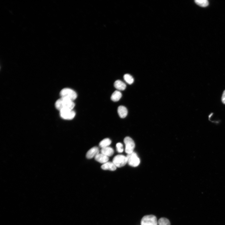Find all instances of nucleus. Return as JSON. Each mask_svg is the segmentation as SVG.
I'll return each instance as SVG.
<instances>
[{
    "label": "nucleus",
    "instance_id": "10",
    "mask_svg": "<svg viewBox=\"0 0 225 225\" xmlns=\"http://www.w3.org/2000/svg\"><path fill=\"white\" fill-rule=\"evenodd\" d=\"M95 158L97 162L103 164L108 162L109 160L108 157L102 153H99Z\"/></svg>",
    "mask_w": 225,
    "mask_h": 225
},
{
    "label": "nucleus",
    "instance_id": "6",
    "mask_svg": "<svg viewBox=\"0 0 225 225\" xmlns=\"http://www.w3.org/2000/svg\"><path fill=\"white\" fill-rule=\"evenodd\" d=\"M124 142L125 146V152L127 154L133 152L135 147L134 140L130 137H127L124 139Z\"/></svg>",
    "mask_w": 225,
    "mask_h": 225
},
{
    "label": "nucleus",
    "instance_id": "19",
    "mask_svg": "<svg viewBox=\"0 0 225 225\" xmlns=\"http://www.w3.org/2000/svg\"><path fill=\"white\" fill-rule=\"evenodd\" d=\"M116 147L118 152L120 153L123 152L124 151L123 146L122 143H117L116 145Z\"/></svg>",
    "mask_w": 225,
    "mask_h": 225
},
{
    "label": "nucleus",
    "instance_id": "3",
    "mask_svg": "<svg viewBox=\"0 0 225 225\" xmlns=\"http://www.w3.org/2000/svg\"><path fill=\"white\" fill-rule=\"evenodd\" d=\"M158 224L156 217L153 215L144 216L141 221V225H158Z\"/></svg>",
    "mask_w": 225,
    "mask_h": 225
},
{
    "label": "nucleus",
    "instance_id": "18",
    "mask_svg": "<svg viewBox=\"0 0 225 225\" xmlns=\"http://www.w3.org/2000/svg\"><path fill=\"white\" fill-rule=\"evenodd\" d=\"M125 81L129 84H131L134 82V79L132 76L128 74H125L124 76Z\"/></svg>",
    "mask_w": 225,
    "mask_h": 225
},
{
    "label": "nucleus",
    "instance_id": "8",
    "mask_svg": "<svg viewBox=\"0 0 225 225\" xmlns=\"http://www.w3.org/2000/svg\"><path fill=\"white\" fill-rule=\"evenodd\" d=\"M100 152L99 148L97 147H94L91 148L87 153V158L88 159H91L95 157Z\"/></svg>",
    "mask_w": 225,
    "mask_h": 225
},
{
    "label": "nucleus",
    "instance_id": "20",
    "mask_svg": "<svg viewBox=\"0 0 225 225\" xmlns=\"http://www.w3.org/2000/svg\"><path fill=\"white\" fill-rule=\"evenodd\" d=\"M222 101L223 103L225 104V90L223 92L222 97Z\"/></svg>",
    "mask_w": 225,
    "mask_h": 225
},
{
    "label": "nucleus",
    "instance_id": "9",
    "mask_svg": "<svg viewBox=\"0 0 225 225\" xmlns=\"http://www.w3.org/2000/svg\"><path fill=\"white\" fill-rule=\"evenodd\" d=\"M102 169L114 171L116 170L117 167L112 162H108L103 164L101 166Z\"/></svg>",
    "mask_w": 225,
    "mask_h": 225
},
{
    "label": "nucleus",
    "instance_id": "12",
    "mask_svg": "<svg viewBox=\"0 0 225 225\" xmlns=\"http://www.w3.org/2000/svg\"><path fill=\"white\" fill-rule=\"evenodd\" d=\"M101 153L108 157L112 156L114 154V150L112 148L108 147L102 148L101 150Z\"/></svg>",
    "mask_w": 225,
    "mask_h": 225
},
{
    "label": "nucleus",
    "instance_id": "13",
    "mask_svg": "<svg viewBox=\"0 0 225 225\" xmlns=\"http://www.w3.org/2000/svg\"><path fill=\"white\" fill-rule=\"evenodd\" d=\"M115 88L119 91H124L126 88V84L120 80H117L114 83Z\"/></svg>",
    "mask_w": 225,
    "mask_h": 225
},
{
    "label": "nucleus",
    "instance_id": "5",
    "mask_svg": "<svg viewBox=\"0 0 225 225\" xmlns=\"http://www.w3.org/2000/svg\"><path fill=\"white\" fill-rule=\"evenodd\" d=\"M112 162L117 167H123L127 163V157L123 155H117L114 158Z\"/></svg>",
    "mask_w": 225,
    "mask_h": 225
},
{
    "label": "nucleus",
    "instance_id": "2",
    "mask_svg": "<svg viewBox=\"0 0 225 225\" xmlns=\"http://www.w3.org/2000/svg\"><path fill=\"white\" fill-rule=\"evenodd\" d=\"M60 95L61 97L69 99L73 101L77 97L76 92L73 90L68 88L62 89L60 92Z\"/></svg>",
    "mask_w": 225,
    "mask_h": 225
},
{
    "label": "nucleus",
    "instance_id": "1",
    "mask_svg": "<svg viewBox=\"0 0 225 225\" xmlns=\"http://www.w3.org/2000/svg\"><path fill=\"white\" fill-rule=\"evenodd\" d=\"M55 106L60 111L65 109L73 110L75 106V104L72 100L61 97L56 102Z\"/></svg>",
    "mask_w": 225,
    "mask_h": 225
},
{
    "label": "nucleus",
    "instance_id": "15",
    "mask_svg": "<svg viewBox=\"0 0 225 225\" xmlns=\"http://www.w3.org/2000/svg\"><path fill=\"white\" fill-rule=\"evenodd\" d=\"M111 143V140L108 138H106L103 139L100 143L99 146L101 148H103L108 147Z\"/></svg>",
    "mask_w": 225,
    "mask_h": 225
},
{
    "label": "nucleus",
    "instance_id": "21",
    "mask_svg": "<svg viewBox=\"0 0 225 225\" xmlns=\"http://www.w3.org/2000/svg\"><path fill=\"white\" fill-rule=\"evenodd\" d=\"M213 113H212V114H210V116H209V118H210V117H211V116H212V115H213Z\"/></svg>",
    "mask_w": 225,
    "mask_h": 225
},
{
    "label": "nucleus",
    "instance_id": "11",
    "mask_svg": "<svg viewBox=\"0 0 225 225\" xmlns=\"http://www.w3.org/2000/svg\"><path fill=\"white\" fill-rule=\"evenodd\" d=\"M118 112L120 117L122 118H125L128 114L127 109L123 106H120L118 107Z\"/></svg>",
    "mask_w": 225,
    "mask_h": 225
},
{
    "label": "nucleus",
    "instance_id": "14",
    "mask_svg": "<svg viewBox=\"0 0 225 225\" xmlns=\"http://www.w3.org/2000/svg\"><path fill=\"white\" fill-rule=\"evenodd\" d=\"M122 96V94L119 91H116L112 94L111 99L112 101L117 102L119 101Z\"/></svg>",
    "mask_w": 225,
    "mask_h": 225
},
{
    "label": "nucleus",
    "instance_id": "17",
    "mask_svg": "<svg viewBox=\"0 0 225 225\" xmlns=\"http://www.w3.org/2000/svg\"><path fill=\"white\" fill-rule=\"evenodd\" d=\"M158 224L159 225H171L170 221L165 218H160L158 221Z\"/></svg>",
    "mask_w": 225,
    "mask_h": 225
},
{
    "label": "nucleus",
    "instance_id": "16",
    "mask_svg": "<svg viewBox=\"0 0 225 225\" xmlns=\"http://www.w3.org/2000/svg\"><path fill=\"white\" fill-rule=\"evenodd\" d=\"M195 3L198 5L202 7H206L209 5L207 0H195Z\"/></svg>",
    "mask_w": 225,
    "mask_h": 225
},
{
    "label": "nucleus",
    "instance_id": "4",
    "mask_svg": "<svg viewBox=\"0 0 225 225\" xmlns=\"http://www.w3.org/2000/svg\"><path fill=\"white\" fill-rule=\"evenodd\" d=\"M127 163L131 166L136 167L138 166L140 163V160L137 154L133 152L127 154L126 156Z\"/></svg>",
    "mask_w": 225,
    "mask_h": 225
},
{
    "label": "nucleus",
    "instance_id": "7",
    "mask_svg": "<svg viewBox=\"0 0 225 225\" xmlns=\"http://www.w3.org/2000/svg\"><path fill=\"white\" fill-rule=\"evenodd\" d=\"M61 117L64 119L71 120L75 116V112L73 110L65 109L60 111Z\"/></svg>",
    "mask_w": 225,
    "mask_h": 225
}]
</instances>
